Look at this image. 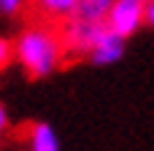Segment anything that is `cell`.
Masks as SVG:
<instances>
[{
    "instance_id": "obj_10",
    "label": "cell",
    "mask_w": 154,
    "mask_h": 151,
    "mask_svg": "<svg viewBox=\"0 0 154 151\" xmlns=\"http://www.w3.org/2000/svg\"><path fill=\"white\" fill-rule=\"evenodd\" d=\"M144 25L154 27V0H147V3H144Z\"/></svg>"
},
{
    "instance_id": "obj_1",
    "label": "cell",
    "mask_w": 154,
    "mask_h": 151,
    "mask_svg": "<svg viewBox=\"0 0 154 151\" xmlns=\"http://www.w3.org/2000/svg\"><path fill=\"white\" fill-rule=\"evenodd\" d=\"M13 55L23 64L27 77L32 79H45L62 64L65 47L60 35L40 25H30L17 32L13 40Z\"/></svg>"
},
{
    "instance_id": "obj_4",
    "label": "cell",
    "mask_w": 154,
    "mask_h": 151,
    "mask_svg": "<svg viewBox=\"0 0 154 151\" xmlns=\"http://www.w3.org/2000/svg\"><path fill=\"white\" fill-rule=\"evenodd\" d=\"M124 47H127V40L119 37V35H114V32H109L107 27H104V32L100 35V40L94 42L92 52L87 57L94 64H100V67H107V64H114V62H119L124 57Z\"/></svg>"
},
{
    "instance_id": "obj_9",
    "label": "cell",
    "mask_w": 154,
    "mask_h": 151,
    "mask_svg": "<svg viewBox=\"0 0 154 151\" xmlns=\"http://www.w3.org/2000/svg\"><path fill=\"white\" fill-rule=\"evenodd\" d=\"M27 0H0V15H5V17H13L17 15L25 7Z\"/></svg>"
},
{
    "instance_id": "obj_5",
    "label": "cell",
    "mask_w": 154,
    "mask_h": 151,
    "mask_svg": "<svg viewBox=\"0 0 154 151\" xmlns=\"http://www.w3.org/2000/svg\"><path fill=\"white\" fill-rule=\"evenodd\" d=\"M27 151H60V139L52 124L35 121L27 134Z\"/></svg>"
},
{
    "instance_id": "obj_7",
    "label": "cell",
    "mask_w": 154,
    "mask_h": 151,
    "mask_svg": "<svg viewBox=\"0 0 154 151\" xmlns=\"http://www.w3.org/2000/svg\"><path fill=\"white\" fill-rule=\"evenodd\" d=\"M37 7L47 17H60V20H70L77 13V0H35Z\"/></svg>"
},
{
    "instance_id": "obj_6",
    "label": "cell",
    "mask_w": 154,
    "mask_h": 151,
    "mask_svg": "<svg viewBox=\"0 0 154 151\" xmlns=\"http://www.w3.org/2000/svg\"><path fill=\"white\" fill-rule=\"evenodd\" d=\"M112 3H114V0H77L75 17L92 20V22H104V17H107Z\"/></svg>"
},
{
    "instance_id": "obj_2",
    "label": "cell",
    "mask_w": 154,
    "mask_h": 151,
    "mask_svg": "<svg viewBox=\"0 0 154 151\" xmlns=\"http://www.w3.org/2000/svg\"><path fill=\"white\" fill-rule=\"evenodd\" d=\"M102 32H104V22L70 17V20L65 22V27H62L60 40H62L65 52H70V55H90Z\"/></svg>"
},
{
    "instance_id": "obj_11",
    "label": "cell",
    "mask_w": 154,
    "mask_h": 151,
    "mask_svg": "<svg viewBox=\"0 0 154 151\" xmlns=\"http://www.w3.org/2000/svg\"><path fill=\"white\" fill-rule=\"evenodd\" d=\"M8 124H10V117H8V109L0 104V134L8 129Z\"/></svg>"
},
{
    "instance_id": "obj_12",
    "label": "cell",
    "mask_w": 154,
    "mask_h": 151,
    "mask_svg": "<svg viewBox=\"0 0 154 151\" xmlns=\"http://www.w3.org/2000/svg\"><path fill=\"white\" fill-rule=\"evenodd\" d=\"M142 3H147V0H142Z\"/></svg>"
},
{
    "instance_id": "obj_8",
    "label": "cell",
    "mask_w": 154,
    "mask_h": 151,
    "mask_svg": "<svg viewBox=\"0 0 154 151\" xmlns=\"http://www.w3.org/2000/svg\"><path fill=\"white\" fill-rule=\"evenodd\" d=\"M13 60H15V55H13V40L0 37V72H3Z\"/></svg>"
},
{
    "instance_id": "obj_3",
    "label": "cell",
    "mask_w": 154,
    "mask_h": 151,
    "mask_svg": "<svg viewBox=\"0 0 154 151\" xmlns=\"http://www.w3.org/2000/svg\"><path fill=\"white\" fill-rule=\"evenodd\" d=\"M144 25V3L142 0H114L107 17H104V27L109 32L119 37H132L134 32H139V27Z\"/></svg>"
}]
</instances>
